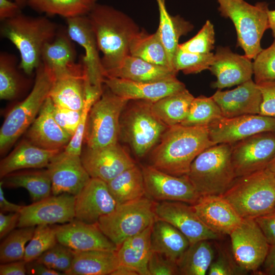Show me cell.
<instances>
[{
	"mask_svg": "<svg viewBox=\"0 0 275 275\" xmlns=\"http://www.w3.org/2000/svg\"><path fill=\"white\" fill-rule=\"evenodd\" d=\"M214 250L209 240L190 244L177 263L182 275H205L214 259Z\"/></svg>",
	"mask_w": 275,
	"mask_h": 275,
	"instance_id": "f35d334b",
	"label": "cell"
},
{
	"mask_svg": "<svg viewBox=\"0 0 275 275\" xmlns=\"http://www.w3.org/2000/svg\"><path fill=\"white\" fill-rule=\"evenodd\" d=\"M66 22L69 37L85 51V56L81 60L89 85L94 92L101 95L105 77L100 50L90 20L86 15L67 18Z\"/></svg>",
	"mask_w": 275,
	"mask_h": 275,
	"instance_id": "4fadbf2b",
	"label": "cell"
},
{
	"mask_svg": "<svg viewBox=\"0 0 275 275\" xmlns=\"http://www.w3.org/2000/svg\"><path fill=\"white\" fill-rule=\"evenodd\" d=\"M190 245L187 237L169 223L155 218L151 233V251L178 263Z\"/></svg>",
	"mask_w": 275,
	"mask_h": 275,
	"instance_id": "f1b7e54d",
	"label": "cell"
},
{
	"mask_svg": "<svg viewBox=\"0 0 275 275\" xmlns=\"http://www.w3.org/2000/svg\"><path fill=\"white\" fill-rule=\"evenodd\" d=\"M213 57L212 52L193 53L183 50L178 47L174 59V68L177 73L181 71L185 74L198 73L209 69Z\"/></svg>",
	"mask_w": 275,
	"mask_h": 275,
	"instance_id": "f6af8a7d",
	"label": "cell"
},
{
	"mask_svg": "<svg viewBox=\"0 0 275 275\" xmlns=\"http://www.w3.org/2000/svg\"><path fill=\"white\" fill-rule=\"evenodd\" d=\"M17 59L6 52L0 54V98L12 100L20 94L24 80L17 67Z\"/></svg>",
	"mask_w": 275,
	"mask_h": 275,
	"instance_id": "60d3db41",
	"label": "cell"
},
{
	"mask_svg": "<svg viewBox=\"0 0 275 275\" xmlns=\"http://www.w3.org/2000/svg\"><path fill=\"white\" fill-rule=\"evenodd\" d=\"M58 242L75 251L102 250L116 251L118 247L99 228L97 223H86L76 218L53 225Z\"/></svg>",
	"mask_w": 275,
	"mask_h": 275,
	"instance_id": "44dd1931",
	"label": "cell"
},
{
	"mask_svg": "<svg viewBox=\"0 0 275 275\" xmlns=\"http://www.w3.org/2000/svg\"><path fill=\"white\" fill-rule=\"evenodd\" d=\"M155 218L173 225L188 239L190 245L203 240H217L221 236L200 219L193 205L180 201L156 202Z\"/></svg>",
	"mask_w": 275,
	"mask_h": 275,
	"instance_id": "2e32d148",
	"label": "cell"
},
{
	"mask_svg": "<svg viewBox=\"0 0 275 275\" xmlns=\"http://www.w3.org/2000/svg\"><path fill=\"white\" fill-rule=\"evenodd\" d=\"M211 96L219 107L223 117L260 114L261 93L252 79L231 90L218 89Z\"/></svg>",
	"mask_w": 275,
	"mask_h": 275,
	"instance_id": "484cf974",
	"label": "cell"
},
{
	"mask_svg": "<svg viewBox=\"0 0 275 275\" xmlns=\"http://www.w3.org/2000/svg\"><path fill=\"white\" fill-rule=\"evenodd\" d=\"M107 184L117 204L146 195L142 170L136 164L124 171Z\"/></svg>",
	"mask_w": 275,
	"mask_h": 275,
	"instance_id": "8d00e7d4",
	"label": "cell"
},
{
	"mask_svg": "<svg viewBox=\"0 0 275 275\" xmlns=\"http://www.w3.org/2000/svg\"><path fill=\"white\" fill-rule=\"evenodd\" d=\"M208 127L210 139L214 144L232 145L259 133H275V118L260 114L223 117Z\"/></svg>",
	"mask_w": 275,
	"mask_h": 275,
	"instance_id": "e0dca14e",
	"label": "cell"
},
{
	"mask_svg": "<svg viewBox=\"0 0 275 275\" xmlns=\"http://www.w3.org/2000/svg\"><path fill=\"white\" fill-rule=\"evenodd\" d=\"M100 96L91 92H88L84 106L82 109L80 122L75 133L64 150L70 154L80 155L82 152V145L84 141L87 118L90 109Z\"/></svg>",
	"mask_w": 275,
	"mask_h": 275,
	"instance_id": "681fc988",
	"label": "cell"
},
{
	"mask_svg": "<svg viewBox=\"0 0 275 275\" xmlns=\"http://www.w3.org/2000/svg\"><path fill=\"white\" fill-rule=\"evenodd\" d=\"M223 117L221 110L212 97L201 95L194 98L187 117L180 124L208 126Z\"/></svg>",
	"mask_w": 275,
	"mask_h": 275,
	"instance_id": "b9f144b4",
	"label": "cell"
},
{
	"mask_svg": "<svg viewBox=\"0 0 275 275\" xmlns=\"http://www.w3.org/2000/svg\"><path fill=\"white\" fill-rule=\"evenodd\" d=\"M243 218L275 209V176L267 168L236 177L222 195Z\"/></svg>",
	"mask_w": 275,
	"mask_h": 275,
	"instance_id": "277c9868",
	"label": "cell"
},
{
	"mask_svg": "<svg viewBox=\"0 0 275 275\" xmlns=\"http://www.w3.org/2000/svg\"><path fill=\"white\" fill-rule=\"evenodd\" d=\"M156 1L159 13L157 31L166 50L170 67L177 72L174 68V59L178 48L179 38L190 32L193 26L179 16L171 15L167 11L166 0Z\"/></svg>",
	"mask_w": 275,
	"mask_h": 275,
	"instance_id": "d6a6232c",
	"label": "cell"
},
{
	"mask_svg": "<svg viewBox=\"0 0 275 275\" xmlns=\"http://www.w3.org/2000/svg\"><path fill=\"white\" fill-rule=\"evenodd\" d=\"M35 227L18 228L13 230L0 245L1 264L23 260L25 244L32 238Z\"/></svg>",
	"mask_w": 275,
	"mask_h": 275,
	"instance_id": "7bdbcfd3",
	"label": "cell"
},
{
	"mask_svg": "<svg viewBox=\"0 0 275 275\" xmlns=\"http://www.w3.org/2000/svg\"><path fill=\"white\" fill-rule=\"evenodd\" d=\"M152 225L142 232L126 239L117 250L119 265L134 269L139 275H150L148 263L151 253Z\"/></svg>",
	"mask_w": 275,
	"mask_h": 275,
	"instance_id": "f546056e",
	"label": "cell"
},
{
	"mask_svg": "<svg viewBox=\"0 0 275 275\" xmlns=\"http://www.w3.org/2000/svg\"><path fill=\"white\" fill-rule=\"evenodd\" d=\"M13 2L16 3L21 8L24 7L25 6L28 5V2L30 0H11Z\"/></svg>",
	"mask_w": 275,
	"mask_h": 275,
	"instance_id": "003e7915",
	"label": "cell"
},
{
	"mask_svg": "<svg viewBox=\"0 0 275 275\" xmlns=\"http://www.w3.org/2000/svg\"><path fill=\"white\" fill-rule=\"evenodd\" d=\"M251 60L245 55L233 52L228 47L218 46L209 68L216 78L211 87L221 90L252 79L253 64Z\"/></svg>",
	"mask_w": 275,
	"mask_h": 275,
	"instance_id": "cb8c5ba5",
	"label": "cell"
},
{
	"mask_svg": "<svg viewBox=\"0 0 275 275\" xmlns=\"http://www.w3.org/2000/svg\"><path fill=\"white\" fill-rule=\"evenodd\" d=\"M215 32L213 24L207 20L199 32L186 42L179 44L180 49L193 53H208L214 48Z\"/></svg>",
	"mask_w": 275,
	"mask_h": 275,
	"instance_id": "c3c4849f",
	"label": "cell"
},
{
	"mask_svg": "<svg viewBox=\"0 0 275 275\" xmlns=\"http://www.w3.org/2000/svg\"><path fill=\"white\" fill-rule=\"evenodd\" d=\"M58 242L53 225L36 226L34 234L25 248L23 260L28 262L38 259Z\"/></svg>",
	"mask_w": 275,
	"mask_h": 275,
	"instance_id": "ee69618b",
	"label": "cell"
},
{
	"mask_svg": "<svg viewBox=\"0 0 275 275\" xmlns=\"http://www.w3.org/2000/svg\"><path fill=\"white\" fill-rule=\"evenodd\" d=\"M275 156V133H259L231 145L236 178L267 167Z\"/></svg>",
	"mask_w": 275,
	"mask_h": 275,
	"instance_id": "7c38bea8",
	"label": "cell"
},
{
	"mask_svg": "<svg viewBox=\"0 0 275 275\" xmlns=\"http://www.w3.org/2000/svg\"><path fill=\"white\" fill-rule=\"evenodd\" d=\"M267 14L269 29L271 30L272 36L275 38V10H268Z\"/></svg>",
	"mask_w": 275,
	"mask_h": 275,
	"instance_id": "e7e4bbea",
	"label": "cell"
},
{
	"mask_svg": "<svg viewBox=\"0 0 275 275\" xmlns=\"http://www.w3.org/2000/svg\"><path fill=\"white\" fill-rule=\"evenodd\" d=\"M107 89L103 91L89 112L84 136V141L89 148L118 143L121 113L129 100Z\"/></svg>",
	"mask_w": 275,
	"mask_h": 275,
	"instance_id": "9c48e42d",
	"label": "cell"
},
{
	"mask_svg": "<svg viewBox=\"0 0 275 275\" xmlns=\"http://www.w3.org/2000/svg\"><path fill=\"white\" fill-rule=\"evenodd\" d=\"M255 82L275 80V38L268 47L263 49L254 59Z\"/></svg>",
	"mask_w": 275,
	"mask_h": 275,
	"instance_id": "7dc6e473",
	"label": "cell"
},
{
	"mask_svg": "<svg viewBox=\"0 0 275 275\" xmlns=\"http://www.w3.org/2000/svg\"><path fill=\"white\" fill-rule=\"evenodd\" d=\"M1 181L3 187L25 188L33 202L51 195V182L47 169H33L15 171L4 176Z\"/></svg>",
	"mask_w": 275,
	"mask_h": 275,
	"instance_id": "836d02e7",
	"label": "cell"
},
{
	"mask_svg": "<svg viewBox=\"0 0 275 275\" xmlns=\"http://www.w3.org/2000/svg\"><path fill=\"white\" fill-rule=\"evenodd\" d=\"M152 152L151 164L166 173L187 175L191 163L206 149L214 144L208 126H169Z\"/></svg>",
	"mask_w": 275,
	"mask_h": 275,
	"instance_id": "6da1fadb",
	"label": "cell"
},
{
	"mask_svg": "<svg viewBox=\"0 0 275 275\" xmlns=\"http://www.w3.org/2000/svg\"><path fill=\"white\" fill-rule=\"evenodd\" d=\"M62 151L44 149L24 139L1 160V179L19 170L46 168L52 158Z\"/></svg>",
	"mask_w": 275,
	"mask_h": 275,
	"instance_id": "83f0119b",
	"label": "cell"
},
{
	"mask_svg": "<svg viewBox=\"0 0 275 275\" xmlns=\"http://www.w3.org/2000/svg\"><path fill=\"white\" fill-rule=\"evenodd\" d=\"M193 206L202 222L221 236L229 235L243 219L222 196H200Z\"/></svg>",
	"mask_w": 275,
	"mask_h": 275,
	"instance_id": "d4e9b609",
	"label": "cell"
},
{
	"mask_svg": "<svg viewBox=\"0 0 275 275\" xmlns=\"http://www.w3.org/2000/svg\"><path fill=\"white\" fill-rule=\"evenodd\" d=\"M129 52L130 55L171 69L166 50L157 30L151 34L144 31L138 32L130 41Z\"/></svg>",
	"mask_w": 275,
	"mask_h": 275,
	"instance_id": "74e56055",
	"label": "cell"
},
{
	"mask_svg": "<svg viewBox=\"0 0 275 275\" xmlns=\"http://www.w3.org/2000/svg\"><path fill=\"white\" fill-rule=\"evenodd\" d=\"M33 88L7 114L0 130V152L3 154L29 128L48 97L54 76L42 62L36 70Z\"/></svg>",
	"mask_w": 275,
	"mask_h": 275,
	"instance_id": "8992f818",
	"label": "cell"
},
{
	"mask_svg": "<svg viewBox=\"0 0 275 275\" xmlns=\"http://www.w3.org/2000/svg\"><path fill=\"white\" fill-rule=\"evenodd\" d=\"M21 7L11 0H0V20L2 21L21 13Z\"/></svg>",
	"mask_w": 275,
	"mask_h": 275,
	"instance_id": "680465c9",
	"label": "cell"
},
{
	"mask_svg": "<svg viewBox=\"0 0 275 275\" xmlns=\"http://www.w3.org/2000/svg\"><path fill=\"white\" fill-rule=\"evenodd\" d=\"M26 274L31 275H61L64 273L49 268L37 259L26 262Z\"/></svg>",
	"mask_w": 275,
	"mask_h": 275,
	"instance_id": "6f0895ef",
	"label": "cell"
},
{
	"mask_svg": "<svg viewBox=\"0 0 275 275\" xmlns=\"http://www.w3.org/2000/svg\"><path fill=\"white\" fill-rule=\"evenodd\" d=\"M26 274V262L23 260L1 264V275H25Z\"/></svg>",
	"mask_w": 275,
	"mask_h": 275,
	"instance_id": "91938a15",
	"label": "cell"
},
{
	"mask_svg": "<svg viewBox=\"0 0 275 275\" xmlns=\"http://www.w3.org/2000/svg\"><path fill=\"white\" fill-rule=\"evenodd\" d=\"M257 84L262 95L260 115L275 118V80Z\"/></svg>",
	"mask_w": 275,
	"mask_h": 275,
	"instance_id": "db71d44e",
	"label": "cell"
},
{
	"mask_svg": "<svg viewBox=\"0 0 275 275\" xmlns=\"http://www.w3.org/2000/svg\"><path fill=\"white\" fill-rule=\"evenodd\" d=\"M73 42L66 28L59 29L54 39L44 46L41 62L54 76L75 62L76 51Z\"/></svg>",
	"mask_w": 275,
	"mask_h": 275,
	"instance_id": "e575fe53",
	"label": "cell"
},
{
	"mask_svg": "<svg viewBox=\"0 0 275 275\" xmlns=\"http://www.w3.org/2000/svg\"><path fill=\"white\" fill-rule=\"evenodd\" d=\"M74 204V196L63 193L23 206L17 228L70 222L75 218Z\"/></svg>",
	"mask_w": 275,
	"mask_h": 275,
	"instance_id": "9a60e30c",
	"label": "cell"
},
{
	"mask_svg": "<svg viewBox=\"0 0 275 275\" xmlns=\"http://www.w3.org/2000/svg\"><path fill=\"white\" fill-rule=\"evenodd\" d=\"M46 169L51 182V195L68 193L77 195L91 177L84 168L80 155L62 150L53 156Z\"/></svg>",
	"mask_w": 275,
	"mask_h": 275,
	"instance_id": "d6986e66",
	"label": "cell"
},
{
	"mask_svg": "<svg viewBox=\"0 0 275 275\" xmlns=\"http://www.w3.org/2000/svg\"><path fill=\"white\" fill-rule=\"evenodd\" d=\"M52 113L58 124L72 137L80 122L82 110L71 109L53 104Z\"/></svg>",
	"mask_w": 275,
	"mask_h": 275,
	"instance_id": "f907efd6",
	"label": "cell"
},
{
	"mask_svg": "<svg viewBox=\"0 0 275 275\" xmlns=\"http://www.w3.org/2000/svg\"><path fill=\"white\" fill-rule=\"evenodd\" d=\"M82 163L91 178L106 183L136 163L118 143L98 148H89L81 152Z\"/></svg>",
	"mask_w": 275,
	"mask_h": 275,
	"instance_id": "ac0fdd59",
	"label": "cell"
},
{
	"mask_svg": "<svg viewBox=\"0 0 275 275\" xmlns=\"http://www.w3.org/2000/svg\"><path fill=\"white\" fill-rule=\"evenodd\" d=\"M148 269L150 275L180 274L177 263L153 251L149 259Z\"/></svg>",
	"mask_w": 275,
	"mask_h": 275,
	"instance_id": "f5cc1de1",
	"label": "cell"
},
{
	"mask_svg": "<svg viewBox=\"0 0 275 275\" xmlns=\"http://www.w3.org/2000/svg\"><path fill=\"white\" fill-rule=\"evenodd\" d=\"M2 183L0 182V210L2 212H20L23 206L17 205L8 201L5 197Z\"/></svg>",
	"mask_w": 275,
	"mask_h": 275,
	"instance_id": "6125c7cd",
	"label": "cell"
},
{
	"mask_svg": "<svg viewBox=\"0 0 275 275\" xmlns=\"http://www.w3.org/2000/svg\"><path fill=\"white\" fill-rule=\"evenodd\" d=\"M88 88L90 87L81 60L54 76L49 96L56 105L81 111L85 105Z\"/></svg>",
	"mask_w": 275,
	"mask_h": 275,
	"instance_id": "ffe728a7",
	"label": "cell"
},
{
	"mask_svg": "<svg viewBox=\"0 0 275 275\" xmlns=\"http://www.w3.org/2000/svg\"><path fill=\"white\" fill-rule=\"evenodd\" d=\"M96 4V0H30L28 5L38 13L67 19L88 15Z\"/></svg>",
	"mask_w": 275,
	"mask_h": 275,
	"instance_id": "ab89813d",
	"label": "cell"
},
{
	"mask_svg": "<svg viewBox=\"0 0 275 275\" xmlns=\"http://www.w3.org/2000/svg\"><path fill=\"white\" fill-rule=\"evenodd\" d=\"M95 33L105 78L129 54V44L138 26L129 16L112 7L96 4L87 15Z\"/></svg>",
	"mask_w": 275,
	"mask_h": 275,
	"instance_id": "7a4b0ae2",
	"label": "cell"
},
{
	"mask_svg": "<svg viewBox=\"0 0 275 275\" xmlns=\"http://www.w3.org/2000/svg\"><path fill=\"white\" fill-rule=\"evenodd\" d=\"M156 202L146 195L117 204L113 211L100 217L97 225L118 248L126 239L153 224Z\"/></svg>",
	"mask_w": 275,
	"mask_h": 275,
	"instance_id": "ba28073f",
	"label": "cell"
},
{
	"mask_svg": "<svg viewBox=\"0 0 275 275\" xmlns=\"http://www.w3.org/2000/svg\"><path fill=\"white\" fill-rule=\"evenodd\" d=\"M59 27L46 16L32 17L21 13L2 21L0 33L20 53L19 68L31 75L41 63V54L46 44L56 37Z\"/></svg>",
	"mask_w": 275,
	"mask_h": 275,
	"instance_id": "3957f363",
	"label": "cell"
},
{
	"mask_svg": "<svg viewBox=\"0 0 275 275\" xmlns=\"http://www.w3.org/2000/svg\"><path fill=\"white\" fill-rule=\"evenodd\" d=\"M177 73L168 67L153 64L129 54L106 77L139 82H155L176 77Z\"/></svg>",
	"mask_w": 275,
	"mask_h": 275,
	"instance_id": "1f68e13d",
	"label": "cell"
},
{
	"mask_svg": "<svg viewBox=\"0 0 275 275\" xmlns=\"http://www.w3.org/2000/svg\"><path fill=\"white\" fill-rule=\"evenodd\" d=\"M262 265L263 274L275 275V245H269Z\"/></svg>",
	"mask_w": 275,
	"mask_h": 275,
	"instance_id": "94428289",
	"label": "cell"
},
{
	"mask_svg": "<svg viewBox=\"0 0 275 275\" xmlns=\"http://www.w3.org/2000/svg\"><path fill=\"white\" fill-rule=\"evenodd\" d=\"M72 266L67 275H111L119 266L117 251H74Z\"/></svg>",
	"mask_w": 275,
	"mask_h": 275,
	"instance_id": "4dcf8cb0",
	"label": "cell"
},
{
	"mask_svg": "<svg viewBox=\"0 0 275 275\" xmlns=\"http://www.w3.org/2000/svg\"><path fill=\"white\" fill-rule=\"evenodd\" d=\"M74 254L73 250L58 242L37 259L49 268L66 274L72 266Z\"/></svg>",
	"mask_w": 275,
	"mask_h": 275,
	"instance_id": "bcb514c9",
	"label": "cell"
},
{
	"mask_svg": "<svg viewBox=\"0 0 275 275\" xmlns=\"http://www.w3.org/2000/svg\"><path fill=\"white\" fill-rule=\"evenodd\" d=\"M120 119L121 135L139 157L144 156L160 139L168 127L152 112V102L138 100Z\"/></svg>",
	"mask_w": 275,
	"mask_h": 275,
	"instance_id": "30bf717a",
	"label": "cell"
},
{
	"mask_svg": "<svg viewBox=\"0 0 275 275\" xmlns=\"http://www.w3.org/2000/svg\"><path fill=\"white\" fill-rule=\"evenodd\" d=\"M221 15L233 22L237 36V46L249 59H254L262 51V37L269 29L268 4L252 5L244 0H217Z\"/></svg>",
	"mask_w": 275,
	"mask_h": 275,
	"instance_id": "52a82bcc",
	"label": "cell"
},
{
	"mask_svg": "<svg viewBox=\"0 0 275 275\" xmlns=\"http://www.w3.org/2000/svg\"><path fill=\"white\" fill-rule=\"evenodd\" d=\"M53 103L48 96L37 117L28 128L26 140L32 144L47 150H62L72 136L64 130L56 121Z\"/></svg>",
	"mask_w": 275,
	"mask_h": 275,
	"instance_id": "4316f807",
	"label": "cell"
},
{
	"mask_svg": "<svg viewBox=\"0 0 275 275\" xmlns=\"http://www.w3.org/2000/svg\"><path fill=\"white\" fill-rule=\"evenodd\" d=\"M141 169L146 195L155 201H180L193 205L200 197L187 175H172L151 165Z\"/></svg>",
	"mask_w": 275,
	"mask_h": 275,
	"instance_id": "5bb4252c",
	"label": "cell"
},
{
	"mask_svg": "<svg viewBox=\"0 0 275 275\" xmlns=\"http://www.w3.org/2000/svg\"><path fill=\"white\" fill-rule=\"evenodd\" d=\"M104 83L116 95L130 100L155 102L185 89L176 77L155 82H139L117 78H105Z\"/></svg>",
	"mask_w": 275,
	"mask_h": 275,
	"instance_id": "7402d4cb",
	"label": "cell"
},
{
	"mask_svg": "<svg viewBox=\"0 0 275 275\" xmlns=\"http://www.w3.org/2000/svg\"><path fill=\"white\" fill-rule=\"evenodd\" d=\"M19 212L4 214L0 212V238L8 235L17 227L19 218Z\"/></svg>",
	"mask_w": 275,
	"mask_h": 275,
	"instance_id": "9f6ffc18",
	"label": "cell"
},
{
	"mask_svg": "<svg viewBox=\"0 0 275 275\" xmlns=\"http://www.w3.org/2000/svg\"><path fill=\"white\" fill-rule=\"evenodd\" d=\"M229 236L237 264L247 272H257L263 264L269 244L254 218H243Z\"/></svg>",
	"mask_w": 275,
	"mask_h": 275,
	"instance_id": "8fae6325",
	"label": "cell"
},
{
	"mask_svg": "<svg viewBox=\"0 0 275 275\" xmlns=\"http://www.w3.org/2000/svg\"><path fill=\"white\" fill-rule=\"evenodd\" d=\"M194 98L185 88L152 102L151 109L168 126L180 124L187 117Z\"/></svg>",
	"mask_w": 275,
	"mask_h": 275,
	"instance_id": "d590c367",
	"label": "cell"
},
{
	"mask_svg": "<svg viewBox=\"0 0 275 275\" xmlns=\"http://www.w3.org/2000/svg\"><path fill=\"white\" fill-rule=\"evenodd\" d=\"M275 176V156L268 163L266 167Z\"/></svg>",
	"mask_w": 275,
	"mask_h": 275,
	"instance_id": "03108f58",
	"label": "cell"
},
{
	"mask_svg": "<svg viewBox=\"0 0 275 275\" xmlns=\"http://www.w3.org/2000/svg\"><path fill=\"white\" fill-rule=\"evenodd\" d=\"M254 219L269 245H275V209Z\"/></svg>",
	"mask_w": 275,
	"mask_h": 275,
	"instance_id": "11a10c76",
	"label": "cell"
},
{
	"mask_svg": "<svg viewBox=\"0 0 275 275\" xmlns=\"http://www.w3.org/2000/svg\"><path fill=\"white\" fill-rule=\"evenodd\" d=\"M111 275H139L138 272L129 267L119 265Z\"/></svg>",
	"mask_w": 275,
	"mask_h": 275,
	"instance_id": "be15d7a7",
	"label": "cell"
},
{
	"mask_svg": "<svg viewBox=\"0 0 275 275\" xmlns=\"http://www.w3.org/2000/svg\"><path fill=\"white\" fill-rule=\"evenodd\" d=\"M117 205L107 183L91 178L75 196V218L88 224H97L100 217L111 213Z\"/></svg>",
	"mask_w": 275,
	"mask_h": 275,
	"instance_id": "603a6c76",
	"label": "cell"
},
{
	"mask_svg": "<svg viewBox=\"0 0 275 275\" xmlns=\"http://www.w3.org/2000/svg\"><path fill=\"white\" fill-rule=\"evenodd\" d=\"M247 272L242 269L235 260L225 251L219 252L218 256L214 259L208 272V275L244 274Z\"/></svg>",
	"mask_w": 275,
	"mask_h": 275,
	"instance_id": "816d5d0a",
	"label": "cell"
},
{
	"mask_svg": "<svg viewBox=\"0 0 275 275\" xmlns=\"http://www.w3.org/2000/svg\"><path fill=\"white\" fill-rule=\"evenodd\" d=\"M187 176L200 196H222L236 178L231 145L218 144L204 150L191 163Z\"/></svg>",
	"mask_w": 275,
	"mask_h": 275,
	"instance_id": "5b68a950",
	"label": "cell"
}]
</instances>
